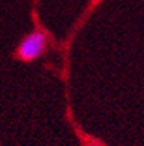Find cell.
Here are the masks:
<instances>
[{
    "label": "cell",
    "mask_w": 144,
    "mask_h": 146,
    "mask_svg": "<svg viewBox=\"0 0 144 146\" xmlns=\"http://www.w3.org/2000/svg\"><path fill=\"white\" fill-rule=\"evenodd\" d=\"M49 45V36L43 31H33L28 33L16 49V56L23 62H32L42 56Z\"/></svg>",
    "instance_id": "cell-1"
}]
</instances>
